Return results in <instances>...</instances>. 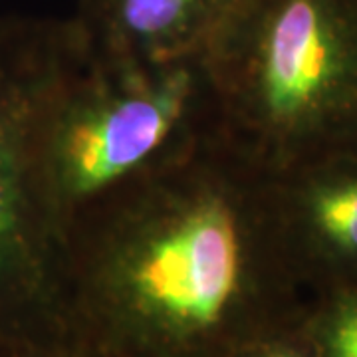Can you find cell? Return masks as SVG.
<instances>
[{"mask_svg": "<svg viewBox=\"0 0 357 357\" xmlns=\"http://www.w3.org/2000/svg\"><path fill=\"white\" fill-rule=\"evenodd\" d=\"M300 324L312 357H357V286L310 294Z\"/></svg>", "mask_w": 357, "mask_h": 357, "instance_id": "cell-7", "label": "cell"}, {"mask_svg": "<svg viewBox=\"0 0 357 357\" xmlns=\"http://www.w3.org/2000/svg\"><path fill=\"white\" fill-rule=\"evenodd\" d=\"M306 302L274 173L220 129L62 230V345L76 357H232Z\"/></svg>", "mask_w": 357, "mask_h": 357, "instance_id": "cell-1", "label": "cell"}, {"mask_svg": "<svg viewBox=\"0 0 357 357\" xmlns=\"http://www.w3.org/2000/svg\"><path fill=\"white\" fill-rule=\"evenodd\" d=\"M201 58L220 133L270 173L357 153V0H236Z\"/></svg>", "mask_w": 357, "mask_h": 357, "instance_id": "cell-2", "label": "cell"}, {"mask_svg": "<svg viewBox=\"0 0 357 357\" xmlns=\"http://www.w3.org/2000/svg\"><path fill=\"white\" fill-rule=\"evenodd\" d=\"M89 60L72 16H0V356L62 344V227L42 175V131Z\"/></svg>", "mask_w": 357, "mask_h": 357, "instance_id": "cell-3", "label": "cell"}, {"mask_svg": "<svg viewBox=\"0 0 357 357\" xmlns=\"http://www.w3.org/2000/svg\"><path fill=\"white\" fill-rule=\"evenodd\" d=\"M236 0H77L89 56L169 64L201 56Z\"/></svg>", "mask_w": 357, "mask_h": 357, "instance_id": "cell-6", "label": "cell"}, {"mask_svg": "<svg viewBox=\"0 0 357 357\" xmlns=\"http://www.w3.org/2000/svg\"><path fill=\"white\" fill-rule=\"evenodd\" d=\"M0 357H76L62 344H38L18 347Z\"/></svg>", "mask_w": 357, "mask_h": 357, "instance_id": "cell-9", "label": "cell"}, {"mask_svg": "<svg viewBox=\"0 0 357 357\" xmlns=\"http://www.w3.org/2000/svg\"><path fill=\"white\" fill-rule=\"evenodd\" d=\"M300 321L302 318L286 328L266 333L264 337L244 345L232 357H312V349Z\"/></svg>", "mask_w": 357, "mask_h": 357, "instance_id": "cell-8", "label": "cell"}, {"mask_svg": "<svg viewBox=\"0 0 357 357\" xmlns=\"http://www.w3.org/2000/svg\"><path fill=\"white\" fill-rule=\"evenodd\" d=\"M274 195L284 244L307 296L357 286V153L276 173Z\"/></svg>", "mask_w": 357, "mask_h": 357, "instance_id": "cell-5", "label": "cell"}, {"mask_svg": "<svg viewBox=\"0 0 357 357\" xmlns=\"http://www.w3.org/2000/svg\"><path fill=\"white\" fill-rule=\"evenodd\" d=\"M203 58L121 64L89 56L42 131V175L64 230L82 206L165 165L218 131Z\"/></svg>", "mask_w": 357, "mask_h": 357, "instance_id": "cell-4", "label": "cell"}]
</instances>
